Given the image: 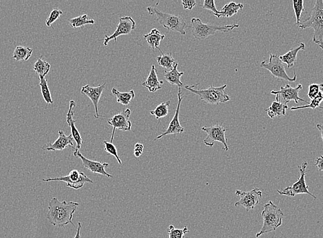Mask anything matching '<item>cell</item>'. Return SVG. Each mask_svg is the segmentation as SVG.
I'll use <instances>...</instances> for the list:
<instances>
[{"instance_id":"6da1fadb","label":"cell","mask_w":323,"mask_h":238,"mask_svg":"<svg viewBox=\"0 0 323 238\" xmlns=\"http://www.w3.org/2000/svg\"><path fill=\"white\" fill-rule=\"evenodd\" d=\"M79 204L75 202H61L57 198H52L49 205V211L47 215L50 223L57 227H64L73 223V214H75Z\"/></svg>"},{"instance_id":"7a4b0ae2","label":"cell","mask_w":323,"mask_h":238,"mask_svg":"<svg viewBox=\"0 0 323 238\" xmlns=\"http://www.w3.org/2000/svg\"><path fill=\"white\" fill-rule=\"evenodd\" d=\"M298 27L301 29L312 28L314 30L313 41L323 50V1L317 0L308 19L301 21Z\"/></svg>"},{"instance_id":"3957f363","label":"cell","mask_w":323,"mask_h":238,"mask_svg":"<svg viewBox=\"0 0 323 238\" xmlns=\"http://www.w3.org/2000/svg\"><path fill=\"white\" fill-rule=\"evenodd\" d=\"M261 217L264 221V224L261 231L256 234L257 238L274 231L281 227L282 225L284 214L282 210L279 209L272 201H269L264 206V210L261 212Z\"/></svg>"},{"instance_id":"277c9868","label":"cell","mask_w":323,"mask_h":238,"mask_svg":"<svg viewBox=\"0 0 323 238\" xmlns=\"http://www.w3.org/2000/svg\"><path fill=\"white\" fill-rule=\"evenodd\" d=\"M199 84L192 85H186L184 88L191 91L193 94L199 97L201 100L210 104L218 105L221 103H225L230 100V96L226 91V85L221 87H215L211 86L204 89H197Z\"/></svg>"},{"instance_id":"5b68a950","label":"cell","mask_w":323,"mask_h":238,"mask_svg":"<svg viewBox=\"0 0 323 238\" xmlns=\"http://www.w3.org/2000/svg\"><path fill=\"white\" fill-rule=\"evenodd\" d=\"M157 3L155 7H149L147 8V11L148 12L149 15H155L156 20L165 29H167L170 31L177 32L180 33L181 35H186V29L187 25L184 18L180 15H173V14H169L164 13L159 11L157 8Z\"/></svg>"},{"instance_id":"8992f818","label":"cell","mask_w":323,"mask_h":238,"mask_svg":"<svg viewBox=\"0 0 323 238\" xmlns=\"http://www.w3.org/2000/svg\"><path fill=\"white\" fill-rule=\"evenodd\" d=\"M239 27V24L216 25L204 23L199 18H193L191 19V32L193 37L198 40H204L218 31L227 33Z\"/></svg>"},{"instance_id":"52a82bcc","label":"cell","mask_w":323,"mask_h":238,"mask_svg":"<svg viewBox=\"0 0 323 238\" xmlns=\"http://www.w3.org/2000/svg\"><path fill=\"white\" fill-rule=\"evenodd\" d=\"M308 166V163L305 162L303 163L301 166H298L299 172H300V177L298 180L294 182L292 186H288L283 190H277L279 194L282 196H290V197H294L298 194H306L312 196L314 199H317L316 196L309 191V186L306 185V168Z\"/></svg>"},{"instance_id":"ba28073f","label":"cell","mask_w":323,"mask_h":238,"mask_svg":"<svg viewBox=\"0 0 323 238\" xmlns=\"http://www.w3.org/2000/svg\"><path fill=\"white\" fill-rule=\"evenodd\" d=\"M260 67L270 71L273 76L280 80L288 81V82H294L296 81V75L294 74L293 77L289 76L287 74L286 69L284 66V63L279 59L277 55L270 54V60L264 61L261 63Z\"/></svg>"},{"instance_id":"9c48e42d","label":"cell","mask_w":323,"mask_h":238,"mask_svg":"<svg viewBox=\"0 0 323 238\" xmlns=\"http://www.w3.org/2000/svg\"><path fill=\"white\" fill-rule=\"evenodd\" d=\"M203 131L206 132L207 137L203 142L209 147H213L215 142L221 143L224 145V150H228V139L226 138V128L219 124L213 125L211 127L204 126L201 128Z\"/></svg>"},{"instance_id":"30bf717a","label":"cell","mask_w":323,"mask_h":238,"mask_svg":"<svg viewBox=\"0 0 323 238\" xmlns=\"http://www.w3.org/2000/svg\"><path fill=\"white\" fill-rule=\"evenodd\" d=\"M303 89V85L299 84L296 87H292L289 84H286L285 87H281L279 91H272L271 94L276 96V102L282 103L285 105L288 104L290 101H294L296 104H298L299 101H302L306 104H310L308 101L301 99L298 96L299 92Z\"/></svg>"},{"instance_id":"8fae6325","label":"cell","mask_w":323,"mask_h":238,"mask_svg":"<svg viewBox=\"0 0 323 238\" xmlns=\"http://www.w3.org/2000/svg\"><path fill=\"white\" fill-rule=\"evenodd\" d=\"M235 194L240 198V199L235 203V207L242 206L247 211L254 209L260 203L261 198H262V192L257 188L249 192L236 190Z\"/></svg>"},{"instance_id":"7c38bea8","label":"cell","mask_w":323,"mask_h":238,"mask_svg":"<svg viewBox=\"0 0 323 238\" xmlns=\"http://www.w3.org/2000/svg\"><path fill=\"white\" fill-rule=\"evenodd\" d=\"M43 181L50 182L53 180H60L66 182L67 187L73 188L75 190H79L83 188L86 182L93 183V180L87 177L83 172L78 171L77 170H72L67 176H61L59 178H47L42 179Z\"/></svg>"},{"instance_id":"4fadbf2b","label":"cell","mask_w":323,"mask_h":238,"mask_svg":"<svg viewBox=\"0 0 323 238\" xmlns=\"http://www.w3.org/2000/svg\"><path fill=\"white\" fill-rule=\"evenodd\" d=\"M131 114V112L130 109H127L124 112L115 115L113 118L109 119L108 121H107L108 124L113 127V132L110 140L111 143H113L116 130L118 129L123 132L131 130V121L129 120Z\"/></svg>"},{"instance_id":"5bb4252c","label":"cell","mask_w":323,"mask_h":238,"mask_svg":"<svg viewBox=\"0 0 323 238\" xmlns=\"http://www.w3.org/2000/svg\"><path fill=\"white\" fill-rule=\"evenodd\" d=\"M135 29V22L133 20V18L129 17V16H125V17H122L119 18V22L118 23L117 30L111 36L105 35V39L104 41L105 46H107L108 44L109 41L112 40L115 41V42H117V38L121 35H129Z\"/></svg>"},{"instance_id":"9a60e30c","label":"cell","mask_w":323,"mask_h":238,"mask_svg":"<svg viewBox=\"0 0 323 238\" xmlns=\"http://www.w3.org/2000/svg\"><path fill=\"white\" fill-rule=\"evenodd\" d=\"M177 97H178V103H177L174 117H173L172 120L171 121L170 124H169V127L167 128L166 131L161 134L160 136H157V138H155L154 141L159 140V139L163 138V137L169 136V135L181 134H182L183 132H184V128L181 126L179 120V109H180L181 101H182L183 99V96H181V88H179Z\"/></svg>"},{"instance_id":"2e32d148","label":"cell","mask_w":323,"mask_h":238,"mask_svg":"<svg viewBox=\"0 0 323 238\" xmlns=\"http://www.w3.org/2000/svg\"><path fill=\"white\" fill-rule=\"evenodd\" d=\"M74 142L75 140L72 134L66 136L63 130H59L57 140L53 144L50 142L44 145L41 148L47 151H61L67 147L74 148Z\"/></svg>"},{"instance_id":"e0dca14e","label":"cell","mask_w":323,"mask_h":238,"mask_svg":"<svg viewBox=\"0 0 323 238\" xmlns=\"http://www.w3.org/2000/svg\"><path fill=\"white\" fill-rule=\"evenodd\" d=\"M76 107V102L75 100H72L70 102V107L68 112H67L66 116V121L69 126L71 127L72 136H73L74 140H75L76 143H77V147L75 148V151L74 152V155L77 154L81 147V145L83 143V139L81 138V134L79 130H78L77 127L75 126V123L77 122V120L74 118L75 116V109Z\"/></svg>"},{"instance_id":"ac0fdd59","label":"cell","mask_w":323,"mask_h":238,"mask_svg":"<svg viewBox=\"0 0 323 238\" xmlns=\"http://www.w3.org/2000/svg\"><path fill=\"white\" fill-rule=\"evenodd\" d=\"M106 86V83H104L102 85H100L98 87H93L90 85H87L83 87L81 89V94H85V96L88 97L93 102L94 106H95L96 115L95 118H99V110H98V105L101 95H102L103 91Z\"/></svg>"},{"instance_id":"d6986e66","label":"cell","mask_w":323,"mask_h":238,"mask_svg":"<svg viewBox=\"0 0 323 238\" xmlns=\"http://www.w3.org/2000/svg\"><path fill=\"white\" fill-rule=\"evenodd\" d=\"M74 156H78V157L81 158V161H82L83 166L89 171L93 172V173L101 174V175L105 176L109 178L112 177V175L105 171V168L109 166V164H107V163H101L88 160V158H85L80 152H78Z\"/></svg>"},{"instance_id":"ffe728a7","label":"cell","mask_w":323,"mask_h":238,"mask_svg":"<svg viewBox=\"0 0 323 238\" xmlns=\"http://www.w3.org/2000/svg\"><path fill=\"white\" fill-rule=\"evenodd\" d=\"M164 84L163 81H159L157 76V70L155 65L151 66L150 73L146 81L143 83V87H146L151 93H155V91L161 89V85Z\"/></svg>"},{"instance_id":"44dd1931","label":"cell","mask_w":323,"mask_h":238,"mask_svg":"<svg viewBox=\"0 0 323 238\" xmlns=\"http://www.w3.org/2000/svg\"><path fill=\"white\" fill-rule=\"evenodd\" d=\"M145 41L148 43L149 47H151L153 51H154L155 49H159L161 54H163L161 49H159V45L161 41L164 40L165 38V35H161L158 30L156 29H153L151 30L150 33L147 34L143 36Z\"/></svg>"},{"instance_id":"7402d4cb","label":"cell","mask_w":323,"mask_h":238,"mask_svg":"<svg viewBox=\"0 0 323 238\" xmlns=\"http://www.w3.org/2000/svg\"><path fill=\"white\" fill-rule=\"evenodd\" d=\"M306 49V44L304 43H300L298 47L296 48L291 49L284 55L279 57V59L282 61L283 63H286L288 68H291L294 66L295 63L297 61V55L300 50H305Z\"/></svg>"},{"instance_id":"603a6c76","label":"cell","mask_w":323,"mask_h":238,"mask_svg":"<svg viewBox=\"0 0 323 238\" xmlns=\"http://www.w3.org/2000/svg\"><path fill=\"white\" fill-rule=\"evenodd\" d=\"M178 63L176 62L173 68L170 71H165V78L169 84L171 85H177L179 88L183 87V83L181 82V77L184 74V72H179L177 70Z\"/></svg>"},{"instance_id":"cb8c5ba5","label":"cell","mask_w":323,"mask_h":238,"mask_svg":"<svg viewBox=\"0 0 323 238\" xmlns=\"http://www.w3.org/2000/svg\"><path fill=\"white\" fill-rule=\"evenodd\" d=\"M289 107L288 105H285L279 102H273L271 106L266 111L268 112V116L270 118H280V117L286 116V111Z\"/></svg>"},{"instance_id":"d4e9b609","label":"cell","mask_w":323,"mask_h":238,"mask_svg":"<svg viewBox=\"0 0 323 238\" xmlns=\"http://www.w3.org/2000/svg\"><path fill=\"white\" fill-rule=\"evenodd\" d=\"M244 6L243 4H237L232 2L225 5L223 9L219 11V15L217 16V18L222 17H231L235 14L238 13L239 10L244 9Z\"/></svg>"},{"instance_id":"484cf974","label":"cell","mask_w":323,"mask_h":238,"mask_svg":"<svg viewBox=\"0 0 323 238\" xmlns=\"http://www.w3.org/2000/svg\"><path fill=\"white\" fill-rule=\"evenodd\" d=\"M111 93L117 98V102L123 106H127L130 104L131 100L135 98V92L133 90H131L129 92L122 93L118 91L116 87H113Z\"/></svg>"},{"instance_id":"4316f807","label":"cell","mask_w":323,"mask_h":238,"mask_svg":"<svg viewBox=\"0 0 323 238\" xmlns=\"http://www.w3.org/2000/svg\"><path fill=\"white\" fill-rule=\"evenodd\" d=\"M156 61L159 66L165 69V71L171 70L176 63L171 53L161 54L160 56L156 57Z\"/></svg>"},{"instance_id":"83f0119b","label":"cell","mask_w":323,"mask_h":238,"mask_svg":"<svg viewBox=\"0 0 323 238\" xmlns=\"http://www.w3.org/2000/svg\"><path fill=\"white\" fill-rule=\"evenodd\" d=\"M33 51V49L30 48V47L19 45V46L15 47V51L13 52V58L15 59L17 61H27L31 58Z\"/></svg>"},{"instance_id":"f1b7e54d","label":"cell","mask_w":323,"mask_h":238,"mask_svg":"<svg viewBox=\"0 0 323 238\" xmlns=\"http://www.w3.org/2000/svg\"><path fill=\"white\" fill-rule=\"evenodd\" d=\"M323 101V84H320V91H319L318 96L316 98L311 100V102L309 104L304 105V106L292 107L291 111L298 110V109H303L307 108H311L316 109V108H320L323 109L322 107H320L321 102Z\"/></svg>"},{"instance_id":"f546056e","label":"cell","mask_w":323,"mask_h":238,"mask_svg":"<svg viewBox=\"0 0 323 238\" xmlns=\"http://www.w3.org/2000/svg\"><path fill=\"white\" fill-rule=\"evenodd\" d=\"M33 69L39 75V78H41V77H45L49 74L50 69H51V65L47 61L42 60L41 57L36 61Z\"/></svg>"},{"instance_id":"4dcf8cb0","label":"cell","mask_w":323,"mask_h":238,"mask_svg":"<svg viewBox=\"0 0 323 238\" xmlns=\"http://www.w3.org/2000/svg\"><path fill=\"white\" fill-rule=\"evenodd\" d=\"M170 101H167L166 102L161 103L154 109V110L150 111L151 115L154 116L156 120L159 122L161 118H165L169 114V107L170 105Z\"/></svg>"},{"instance_id":"1f68e13d","label":"cell","mask_w":323,"mask_h":238,"mask_svg":"<svg viewBox=\"0 0 323 238\" xmlns=\"http://www.w3.org/2000/svg\"><path fill=\"white\" fill-rule=\"evenodd\" d=\"M95 21L94 19H88V16L87 15L79 16V17L69 19L70 25L73 29L84 27L87 24H95Z\"/></svg>"},{"instance_id":"d6a6232c","label":"cell","mask_w":323,"mask_h":238,"mask_svg":"<svg viewBox=\"0 0 323 238\" xmlns=\"http://www.w3.org/2000/svg\"><path fill=\"white\" fill-rule=\"evenodd\" d=\"M39 86L41 87V94H42L45 102H47L48 104H53V99H52L49 85H48V80L45 79V77H41V78H39Z\"/></svg>"},{"instance_id":"836d02e7","label":"cell","mask_w":323,"mask_h":238,"mask_svg":"<svg viewBox=\"0 0 323 238\" xmlns=\"http://www.w3.org/2000/svg\"><path fill=\"white\" fill-rule=\"evenodd\" d=\"M188 233H189V230L187 226L183 229H175L174 226H169L168 230L169 238H185V235Z\"/></svg>"},{"instance_id":"e575fe53","label":"cell","mask_w":323,"mask_h":238,"mask_svg":"<svg viewBox=\"0 0 323 238\" xmlns=\"http://www.w3.org/2000/svg\"><path fill=\"white\" fill-rule=\"evenodd\" d=\"M304 0H294L293 8H294L295 15H296V25H299L301 22V14L305 11Z\"/></svg>"},{"instance_id":"d590c367","label":"cell","mask_w":323,"mask_h":238,"mask_svg":"<svg viewBox=\"0 0 323 238\" xmlns=\"http://www.w3.org/2000/svg\"><path fill=\"white\" fill-rule=\"evenodd\" d=\"M103 143H104L105 144V151L111 154V155L114 156L118 162H119V164L120 165L122 164V161H121L119 154H118L117 148L113 144V143H111L110 142H107V141H103Z\"/></svg>"},{"instance_id":"8d00e7d4","label":"cell","mask_w":323,"mask_h":238,"mask_svg":"<svg viewBox=\"0 0 323 238\" xmlns=\"http://www.w3.org/2000/svg\"><path fill=\"white\" fill-rule=\"evenodd\" d=\"M62 14L63 12L61 10L59 9H53L50 14L49 18L45 21V24L48 27H52L53 23H55Z\"/></svg>"},{"instance_id":"74e56055","label":"cell","mask_w":323,"mask_h":238,"mask_svg":"<svg viewBox=\"0 0 323 238\" xmlns=\"http://www.w3.org/2000/svg\"><path fill=\"white\" fill-rule=\"evenodd\" d=\"M202 8L204 9L212 11L215 17L219 15V11H217L216 9L214 0H205Z\"/></svg>"},{"instance_id":"f35d334b","label":"cell","mask_w":323,"mask_h":238,"mask_svg":"<svg viewBox=\"0 0 323 238\" xmlns=\"http://www.w3.org/2000/svg\"><path fill=\"white\" fill-rule=\"evenodd\" d=\"M320 91V84H312L309 86L308 96L311 100L316 98Z\"/></svg>"},{"instance_id":"ab89813d","label":"cell","mask_w":323,"mask_h":238,"mask_svg":"<svg viewBox=\"0 0 323 238\" xmlns=\"http://www.w3.org/2000/svg\"><path fill=\"white\" fill-rule=\"evenodd\" d=\"M181 4L185 10H190V11L197 5L195 0H182Z\"/></svg>"},{"instance_id":"60d3db41","label":"cell","mask_w":323,"mask_h":238,"mask_svg":"<svg viewBox=\"0 0 323 238\" xmlns=\"http://www.w3.org/2000/svg\"><path fill=\"white\" fill-rule=\"evenodd\" d=\"M143 150H144V146L141 143H136L135 145L134 152H133L135 157L139 158L142 155Z\"/></svg>"},{"instance_id":"b9f144b4","label":"cell","mask_w":323,"mask_h":238,"mask_svg":"<svg viewBox=\"0 0 323 238\" xmlns=\"http://www.w3.org/2000/svg\"><path fill=\"white\" fill-rule=\"evenodd\" d=\"M315 166L318 168L319 171L323 172V156H319V157L316 158Z\"/></svg>"},{"instance_id":"7bdbcfd3","label":"cell","mask_w":323,"mask_h":238,"mask_svg":"<svg viewBox=\"0 0 323 238\" xmlns=\"http://www.w3.org/2000/svg\"><path fill=\"white\" fill-rule=\"evenodd\" d=\"M78 225H78L77 233H76L75 237L74 238H81V223H78Z\"/></svg>"},{"instance_id":"ee69618b","label":"cell","mask_w":323,"mask_h":238,"mask_svg":"<svg viewBox=\"0 0 323 238\" xmlns=\"http://www.w3.org/2000/svg\"><path fill=\"white\" fill-rule=\"evenodd\" d=\"M316 128H318L319 131L320 133L321 138L323 140V124H318L316 125Z\"/></svg>"}]
</instances>
